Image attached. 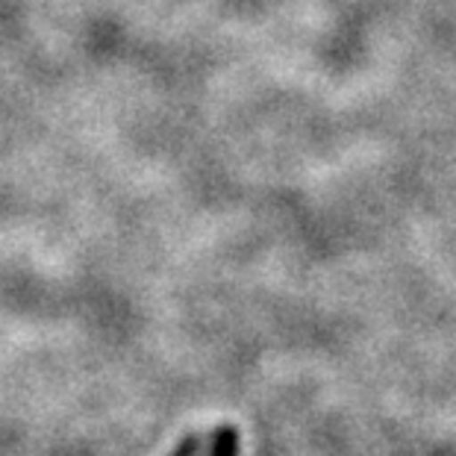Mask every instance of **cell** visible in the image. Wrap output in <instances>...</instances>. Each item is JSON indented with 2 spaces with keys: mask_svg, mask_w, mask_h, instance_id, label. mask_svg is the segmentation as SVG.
Instances as JSON below:
<instances>
[{
  "mask_svg": "<svg viewBox=\"0 0 456 456\" xmlns=\"http://www.w3.org/2000/svg\"><path fill=\"white\" fill-rule=\"evenodd\" d=\"M212 456H236V430H232V427H224V430L216 433Z\"/></svg>",
  "mask_w": 456,
  "mask_h": 456,
  "instance_id": "obj_1",
  "label": "cell"
},
{
  "mask_svg": "<svg viewBox=\"0 0 456 456\" xmlns=\"http://www.w3.org/2000/svg\"><path fill=\"white\" fill-rule=\"evenodd\" d=\"M198 453H200V439H189L180 444V451L174 456H198Z\"/></svg>",
  "mask_w": 456,
  "mask_h": 456,
  "instance_id": "obj_2",
  "label": "cell"
}]
</instances>
